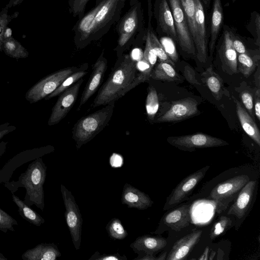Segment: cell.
Here are the masks:
<instances>
[{
  "instance_id": "cell-1",
  "label": "cell",
  "mask_w": 260,
  "mask_h": 260,
  "mask_svg": "<svg viewBox=\"0 0 260 260\" xmlns=\"http://www.w3.org/2000/svg\"><path fill=\"white\" fill-rule=\"evenodd\" d=\"M137 62L128 54L118 57L107 80L98 90L91 108L115 102L124 96L136 76Z\"/></svg>"
},
{
  "instance_id": "cell-2",
  "label": "cell",
  "mask_w": 260,
  "mask_h": 260,
  "mask_svg": "<svg viewBox=\"0 0 260 260\" xmlns=\"http://www.w3.org/2000/svg\"><path fill=\"white\" fill-rule=\"evenodd\" d=\"M47 167L42 157L30 162L26 171L21 173L17 181L12 180L4 184L12 193L23 187L25 190L24 202L31 207L35 205L44 211L45 208L43 185L46 178Z\"/></svg>"
},
{
  "instance_id": "cell-3",
  "label": "cell",
  "mask_w": 260,
  "mask_h": 260,
  "mask_svg": "<svg viewBox=\"0 0 260 260\" xmlns=\"http://www.w3.org/2000/svg\"><path fill=\"white\" fill-rule=\"evenodd\" d=\"M116 30L118 37L114 50L118 58L139 39L146 36L143 11L139 1L131 6L125 14L120 17L117 22Z\"/></svg>"
},
{
  "instance_id": "cell-4",
  "label": "cell",
  "mask_w": 260,
  "mask_h": 260,
  "mask_svg": "<svg viewBox=\"0 0 260 260\" xmlns=\"http://www.w3.org/2000/svg\"><path fill=\"white\" fill-rule=\"evenodd\" d=\"M114 102L104 107L83 116L74 124L72 129V138L77 149L92 140L108 125L112 116Z\"/></svg>"
},
{
  "instance_id": "cell-5",
  "label": "cell",
  "mask_w": 260,
  "mask_h": 260,
  "mask_svg": "<svg viewBox=\"0 0 260 260\" xmlns=\"http://www.w3.org/2000/svg\"><path fill=\"white\" fill-rule=\"evenodd\" d=\"M124 4L121 0L103 1L91 23L89 35L90 43L101 39L109 31L113 24L119 20Z\"/></svg>"
},
{
  "instance_id": "cell-6",
  "label": "cell",
  "mask_w": 260,
  "mask_h": 260,
  "mask_svg": "<svg viewBox=\"0 0 260 260\" xmlns=\"http://www.w3.org/2000/svg\"><path fill=\"white\" fill-rule=\"evenodd\" d=\"M88 66L84 63L79 67H70L59 70L42 78L26 92L25 98L30 103L38 102L53 92L71 74Z\"/></svg>"
},
{
  "instance_id": "cell-7",
  "label": "cell",
  "mask_w": 260,
  "mask_h": 260,
  "mask_svg": "<svg viewBox=\"0 0 260 260\" xmlns=\"http://www.w3.org/2000/svg\"><path fill=\"white\" fill-rule=\"evenodd\" d=\"M249 179L246 175H238L218 184L212 189L208 199L215 202L217 213L226 210Z\"/></svg>"
},
{
  "instance_id": "cell-8",
  "label": "cell",
  "mask_w": 260,
  "mask_h": 260,
  "mask_svg": "<svg viewBox=\"0 0 260 260\" xmlns=\"http://www.w3.org/2000/svg\"><path fill=\"white\" fill-rule=\"evenodd\" d=\"M60 190L66 208L64 217L69 229L72 242L76 250L80 248L83 219L79 208L71 191L63 184Z\"/></svg>"
},
{
  "instance_id": "cell-9",
  "label": "cell",
  "mask_w": 260,
  "mask_h": 260,
  "mask_svg": "<svg viewBox=\"0 0 260 260\" xmlns=\"http://www.w3.org/2000/svg\"><path fill=\"white\" fill-rule=\"evenodd\" d=\"M171 145L179 149L192 151L197 148L222 146L229 143L221 139L203 133L179 136H171L167 139Z\"/></svg>"
},
{
  "instance_id": "cell-10",
  "label": "cell",
  "mask_w": 260,
  "mask_h": 260,
  "mask_svg": "<svg viewBox=\"0 0 260 260\" xmlns=\"http://www.w3.org/2000/svg\"><path fill=\"white\" fill-rule=\"evenodd\" d=\"M177 37V43L186 53L196 55L194 42L180 0H169Z\"/></svg>"
},
{
  "instance_id": "cell-11",
  "label": "cell",
  "mask_w": 260,
  "mask_h": 260,
  "mask_svg": "<svg viewBox=\"0 0 260 260\" xmlns=\"http://www.w3.org/2000/svg\"><path fill=\"white\" fill-rule=\"evenodd\" d=\"M54 147L47 145L23 151L10 159L0 169V184L10 181L14 172L22 165L54 151Z\"/></svg>"
},
{
  "instance_id": "cell-12",
  "label": "cell",
  "mask_w": 260,
  "mask_h": 260,
  "mask_svg": "<svg viewBox=\"0 0 260 260\" xmlns=\"http://www.w3.org/2000/svg\"><path fill=\"white\" fill-rule=\"evenodd\" d=\"M83 81V78H81L59 94L52 109L48 121V125L58 123L67 116L76 102L80 86Z\"/></svg>"
},
{
  "instance_id": "cell-13",
  "label": "cell",
  "mask_w": 260,
  "mask_h": 260,
  "mask_svg": "<svg viewBox=\"0 0 260 260\" xmlns=\"http://www.w3.org/2000/svg\"><path fill=\"white\" fill-rule=\"evenodd\" d=\"M196 99L188 97L173 102L170 108L159 117L157 122H178L194 116L200 113Z\"/></svg>"
},
{
  "instance_id": "cell-14",
  "label": "cell",
  "mask_w": 260,
  "mask_h": 260,
  "mask_svg": "<svg viewBox=\"0 0 260 260\" xmlns=\"http://www.w3.org/2000/svg\"><path fill=\"white\" fill-rule=\"evenodd\" d=\"M107 63L108 61L104 56L103 50L92 66L91 73L81 94L78 111L81 109L99 88L107 70Z\"/></svg>"
},
{
  "instance_id": "cell-15",
  "label": "cell",
  "mask_w": 260,
  "mask_h": 260,
  "mask_svg": "<svg viewBox=\"0 0 260 260\" xmlns=\"http://www.w3.org/2000/svg\"><path fill=\"white\" fill-rule=\"evenodd\" d=\"M195 6L196 36L194 42L199 61L205 63L207 59V40L204 7L201 0H193Z\"/></svg>"
},
{
  "instance_id": "cell-16",
  "label": "cell",
  "mask_w": 260,
  "mask_h": 260,
  "mask_svg": "<svg viewBox=\"0 0 260 260\" xmlns=\"http://www.w3.org/2000/svg\"><path fill=\"white\" fill-rule=\"evenodd\" d=\"M208 169L207 166L190 174L182 180L175 188L168 198L164 210L167 207L179 204L192 190L197 184L204 178Z\"/></svg>"
},
{
  "instance_id": "cell-17",
  "label": "cell",
  "mask_w": 260,
  "mask_h": 260,
  "mask_svg": "<svg viewBox=\"0 0 260 260\" xmlns=\"http://www.w3.org/2000/svg\"><path fill=\"white\" fill-rule=\"evenodd\" d=\"M103 1L90 10L87 13L79 18L72 30L74 32V41L78 49L85 48L90 43V29L93 19L102 6Z\"/></svg>"
},
{
  "instance_id": "cell-18",
  "label": "cell",
  "mask_w": 260,
  "mask_h": 260,
  "mask_svg": "<svg viewBox=\"0 0 260 260\" xmlns=\"http://www.w3.org/2000/svg\"><path fill=\"white\" fill-rule=\"evenodd\" d=\"M203 231L196 230L178 240L166 257L167 260L186 259L194 247L200 241Z\"/></svg>"
},
{
  "instance_id": "cell-19",
  "label": "cell",
  "mask_w": 260,
  "mask_h": 260,
  "mask_svg": "<svg viewBox=\"0 0 260 260\" xmlns=\"http://www.w3.org/2000/svg\"><path fill=\"white\" fill-rule=\"evenodd\" d=\"M222 67L226 72L232 75L237 73V53L232 44V33L225 30L219 50Z\"/></svg>"
},
{
  "instance_id": "cell-20",
  "label": "cell",
  "mask_w": 260,
  "mask_h": 260,
  "mask_svg": "<svg viewBox=\"0 0 260 260\" xmlns=\"http://www.w3.org/2000/svg\"><path fill=\"white\" fill-rule=\"evenodd\" d=\"M121 203L129 208L145 210L152 206L153 202L149 197L138 188L126 183L123 187Z\"/></svg>"
},
{
  "instance_id": "cell-21",
  "label": "cell",
  "mask_w": 260,
  "mask_h": 260,
  "mask_svg": "<svg viewBox=\"0 0 260 260\" xmlns=\"http://www.w3.org/2000/svg\"><path fill=\"white\" fill-rule=\"evenodd\" d=\"M256 183V181L249 180L241 188L235 201L228 210V215H234L239 219L245 215L252 200Z\"/></svg>"
},
{
  "instance_id": "cell-22",
  "label": "cell",
  "mask_w": 260,
  "mask_h": 260,
  "mask_svg": "<svg viewBox=\"0 0 260 260\" xmlns=\"http://www.w3.org/2000/svg\"><path fill=\"white\" fill-rule=\"evenodd\" d=\"M155 8L157 25L162 31L177 43V37L171 9L166 0H160Z\"/></svg>"
},
{
  "instance_id": "cell-23",
  "label": "cell",
  "mask_w": 260,
  "mask_h": 260,
  "mask_svg": "<svg viewBox=\"0 0 260 260\" xmlns=\"http://www.w3.org/2000/svg\"><path fill=\"white\" fill-rule=\"evenodd\" d=\"M167 244V240L164 238L143 235L138 237L131 244L130 247L135 253L154 255L165 248Z\"/></svg>"
},
{
  "instance_id": "cell-24",
  "label": "cell",
  "mask_w": 260,
  "mask_h": 260,
  "mask_svg": "<svg viewBox=\"0 0 260 260\" xmlns=\"http://www.w3.org/2000/svg\"><path fill=\"white\" fill-rule=\"evenodd\" d=\"M61 256L57 246L53 243H41L28 249L21 255L23 260H55Z\"/></svg>"
},
{
  "instance_id": "cell-25",
  "label": "cell",
  "mask_w": 260,
  "mask_h": 260,
  "mask_svg": "<svg viewBox=\"0 0 260 260\" xmlns=\"http://www.w3.org/2000/svg\"><path fill=\"white\" fill-rule=\"evenodd\" d=\"M189 206L183 205L169 212L163 218V222L172 230L179 232L190 222Z\"/></svg>"
},
{
  "instance_id": "cell-26",
  "label": "cell",
  "mask_w": 260,
  "mask_h": 260,
  "mask_svg": "<svg viewBox=\"0 0 260 260\" xmlns=\"http://www.w3.org/2000/svg\"><path fill=\"white\" fill-rule=\"evenodd\" d=\"M237 116L243 129L258 146H260V132L254 119L234 97Z\"/></svg>"
},
{
  "instance_id": "cell-27",
  "label": "cell",
  "mask_w": 260,
  "mask_h": 260,
  "mask_svg": "<svg viewBox=\"0 0 260 260\" xmlns=\"http://www.w3.org/2000/svg\"><path fill=\"white\" fill-rule=\"evenodd\" d=\"M201 76L202 79L216 100H220L223 95H229L228 91L224 87L222 79L214 71L212 65Z\"/></svg>"
},
{
  "instance_id": "cell-28",
  "label": "cell",
  "mask_w": 260,
  "mask_h": 260,
  "mask_svg": "<svg viewBox=\"0 0 260 260\" xmlns=\"http://www.w3.org/2000/svg\"><path fill=\"white\" fill-rule=\"evenodd\" d=\"M223 22V13L221 0H213L211 21L209 52L211 56L215 46L216 42Z\"/></svg>"
},
{
  "instance_id": "cell-29",
  "label": "cell",
  "mask_w": 260,
  "mask_h": 260,
  "mask_svg": "<svg viewBox=\"0 0 260 260\" xmlns=\"http://www.w3.org/2000/svg\"><path fill=\"white\" fill-rule=\"evenodd\" d=\"M2 48V51L7 56L14 59L26 58L29 55L27 50L11 35H8L7 33V30L3 39Z\"/></svg>"
},
{
  "instance_id": "cell-30",
  "label": "cell",
  "mask_w": 260,
  "mask_h": 260,
  "mask_svg": "<svg viewBox=\"0 0 260 260\" xmlns=\"http://www.w3.org/2000/svg\"><path fill=\"white\" fill-rule=\"evenodd\" d=\"M12 199L13 202L18 208V211L19 215L24 219L37 226H40L45 222L44 218L14 193H12Z\"/></svg>"
},
{
  "instance_id": "cell-31",
  "label": "cell",
  "mask_w": 260,
  "mask_h": 260,
  "mask_svg": "<svg viewBox=\"0 0 260 260\" xmlns=\"http://www.w3.org/2000/svg\"><path fill=\"white\" fill-rule=\"evenodd\" d=\"M150 78L157 80L176 81L180 80L179 75L174 67L166 62H160L152 70Z\"/></svg>"
},
{
  "instance_id": "cell-32",
  "label": "cell",
  "mask_w": 260,
  "mask_h": 260,
  "mask_svg": "<svg viewBox=\"0 0 260 260\" xmlns=\"http://www.w3.org/2000/svg\"><path fill=\"white\" fill-rule=\"evenodd\" d=\"M259 56L251 57L248 52L237 55V69L244 76L249 77L259 64Z\"/></svg>"
},
{
  "instance_id": "cell-33",
  "label": "cell",
  "mask_w": 260,
  "mask_h": 260,
  "mask_svg": "<svg viewBox=\"0 0 260 260\" xmlns=\"http://www.w3.org/2000/svg\"><path fill=\"white\" fill-rule=\"evenodd\" d=\"M88 68V66L71 74L63 81L61 84L53 92L45 97L44 99L48 100L59 95L66 89L70 87L79 80L85 76L87 73V70Z\"/></svg>"
},
{
  "instance_id": "cell-34",
  "label": "cell",
  "mask_w": 260,
  "mask_h": 260,
  "mask_svg": "<svg viewBox=\"0 0 260 260\" xmlns=\"http://www.w3.org/2000/svg\"><path fill=\"white\" fill-rule=\"evenodd\" d=\"M184 11L188 28L194 42L196 36L195 6L193 0H180Z\"/></svg>"
},
{
  "instance_id": "cell-35",
  "label": "cell",
  "mask_w": 260,
  "mask_h": 260,
  "mask_svg": "<svg viewBox=\"0 0 260 260\" xmlns=\"http://www.w3.org/2000/svg\"><path fill=\"white\" fill-rule=\"evenodd\" d=\"M152 28L151 23H148L146 33L149 37L151 47L157 55V58H158L160 62H168L174 67L175 63H174L167 55L161 44Z\"/></svg>"
},
{
  "instance_id": "cell-36",
  "label": "cell",
  "mask_w": 260,
  "mask_h": 260,
  "mask_svg": "<svg viewBox=\"0 0 260 260\" xmlns=\"http://www.w3.org/2000/svg\"><path fill=\"white\" fill-rule=\"evenodd\" d=\"M145 107L148 119L153 120L159 108V101L157 92L153 86L149 88Z\"/></svg>"
},
{
  "instance_id": "cell-37",
  "label": "cell",
  "mask_w": 260,
  "mask_h": 260,
  "mask_svg": "<svg viewBox=\"0 0 260 260\" xmlns=\"http://www.w3.org/2000/svg\"><path fill=\"white\" fill-rule=\"evenodd\" d=\"M106 229L109 236L114 240H122L128 235L120 220L113 218L107 223Z\"/></svg>"
},
{
  "instance_id": "cell-38",
  "label": "cell",
  "mask_w": 260,
  "mask_h": 260,
  "mask_svg": "<svg viewBox=\"0 0 260 260\" xmlns=\"http://www.w3.org/2000/svg\"><path fill=\"white\" fill-rule=\"evenodd\" d=\"M232 225V220L230 218L221 216L215 222L211 230L210 238L214 240L223 233L226 232Z\"/></svg>"
},
{
  "instance_id": "cell-39",
  "label": "cell",
  "mask_w": 260,
  "mask_h": 260,
  "mask_svg": "<svg viewBox=\"0 0 260 260\" xmlns=\"http://www.w3.org/2000/svg\"><path fill=\"white\" fill-rule=\"evenodd\" d=\"M8 12V8L6 6L0 12V53L2 51V43L7 26L10 22L17 15H15L16 14L10 15Z\"/></svg>"
},
{
  "instance_id": "cell-40",
  "label": "cell",
  "mask_w": 260,
  "mask_h": 260,
  "mask_svg": "<svg viewBox=\"0 0 260 260\" xmlns=\"http://www.w3.org/2000/svg\"><path fill=\"white\" fill-rule=\"evenodd\" d=\"M159 42L167 55L175 63L178 60V54L174 40L170 37H162Z\"/></svg>"
},
{
  "instance_id": "cell-41",
  "label": "cell",
  "mask_w": 260,
  "mask_h": 260,
  "mask_svg": "<svg viewBox=\"0 0 260 260\" xmlns=\"http://www.w3.org/2000/svg\"><path fill=\"white\" fill-rule=\"evenodd\" d=\"M18 224L16 219L0 208V231L5 233L14 232L13 226Z\"/></svg>"
},
{
  "instance_id": "cell-42",
  "label": "cell",
  "mask_w": 260,
  "mask_h": 260,
  "mask_svg": "<svg viewBox=\"0 0 260 260\" xmlns=\"http://www.w3.org/2000/svg\"><path fill=\"white\" fill-rule=\"evenodd\" d=\"M90 0H69V12L74 17L80 18L84 15L86 6Z\"/></svg>"
},
{
  "instance_id": "cell-43",
  "label": "cell",
  "mask_w": 260,
  "mask_h": 260,
  "mask_svg": "<svg viewBox=\"0 0 260 260\" xmlns=\"http://www.w3.org/2000/svg\"><path fill=\"white\" fill-rule=\"evenodd\" d=\"M240 97L247 111L254 119V98L253 93L249 90L245 89L240 92Z\"/></svg>"
},
{
  "instance_id": "cell-44",
  "label": "cell",
  "mask_w": 260,
  "mask_h": 260,
  "mask_svg": "<svg viewBox=\"0 0 260 260\" xmlns=\"http://www.w3.org/2000/svg\"><path fill=\"white\" fill-rule=\"evenodd\" d=\"M145 40L146 43L144 51L143 53V58L146 60L153 68L157 61V56L151 47L149 38L147 33H146Z\"/></svg>"
},
{
  "instance_id": "cell-45",
  "label": "cell",
  "mask_w": 260,
  "mask_h": 260,
  "mask_svg": "<svg viewBox=\"0 0 260 260\" xmlns=\"http://www.w3.org/2000/svg\"><path fill=\"white\" fill-rule=\"evenodd\" d=\"M127 260L125 255H121L118 252L114 254H100L98 251H96L89 258V260Z\"/></svg>"
},
{
  "instance_id": "cell-46",
  "label": "cell",
  "mask_w": 260,
  "mask_h": 260,
  "mask_svg": "<svg viewBox=\"0 0 260 260\" xmlns=\"http://www.w3.org/2000/svg\"><path fill=\"white\" fill-rule=\"evenodd\" d=\"M184 74L185 79L190 83L194 84H201L196 78L194 71L189 67H185L184 70Z\"/></svg>"
},
{
  "instance_id": "cell-47",
  "label": "cell",
  "mask_w": 260,
  "mask_h": 260,
  "mask_svg": "<svg viewBox=\"0 0 260 260\" xmlns=\"http://www.w3.org/2000/svg\"><path fill=\"white\" fill-rule=\"evenodd\" d=\"M254 113L257 119L260 120V89L257 88L255 91L254 97Z\"/></svg>"
},
{
  "instance_id": "cell-48",
  "label": "cell",
  "mask_w": 260,
  "mask_h": 260,
  "mask_svg": "<svg viewBox=\"0 0 260 260\" xmlns=\"http://www.w3.org/2000/svg\"><path fill=\"white\" fill-rule=\"evenodd\" d=\"M109 162L111 167L114 168H120L123 164V158L120 154L113 153L110 157Z\"/></svg>"
},
{
  "instance_id": "cell-49",
  "label": "cell",
  "mask_w": 260,
  "mask_h": 260,
  "mask_svg": "<svg viewBox=\"0 0 260 260\" xmlns=\"http://www.w3.org/2000/svg\"><path fill=\"white\" fill-rule=\"evenodd\" d=\"M232 44L233 47L237 53L243 54L248 52L244 44L239 40L236 39L232 34Z\"/></svg>"
},
{
  "instance_id": "cell-50",
  "label": "cell",
  "mask_w": 260,
  "mask_h": 260,
  "mask_svg": "<svg viewBox=\"0 0 260 260\" xmlns=\"http://www.w3.org/2000/svg\"><path fill=\"white\" fill-rule=\"evenodd\" d=\"M16 127L7 122L0 124V140L5 135L14 131Z\"/></svg>"
},
{
  "instance_id": "cell-51",
  "label": "cell",
  "mask_w": 260,
  "mask_h": 260,
  "mask_svg": "<svg viewBox=\"0 0 260 260\" xmlns=\"http://www.w3.org/2000/svg\"><path fill=\"white\" fill-rule=\"evenodd\" d=\"M255 25V33H256V44L259 46L260 44V16L258 14L255 15L254 20Z\"/></svg>"
},
{
  "instance_id": "cell-52",
  "label": "cell",
  "mask_w": 260,
  "mask_h": 260,
  "mask_svg": "<svg viewBox=\"0 0 260 260\" xmlns=\"http://www.w3.org/2000/svg\"><path fill=\"white\" fill-rule=\"evenodd\" d=\"M138 256L133 260H157L154 255L148 254L144 253H138Z\"/></svg>"
},
{
  "instance_id": "cell-53",
  "label": "cell",
  "mask_w": 260,
  "mask_h": 260,
  "mask_svg": "<svg viewBox=\"0 0 260 260\" xmlns=\"http://www.w3.org/2000/svg\"><path fill=\"white\" fill-rule=\"evenodd\" d=\"M23 1V0H10L6 6L9 9L20 5Z\"/></svg>"
},
{
  "instance_id": "cell-54",
  "label": "cell",
  "mask_w": 260,
  "mask_h": 260,
  "mask_svg": "<svg viewBox=\"0 0 260 260\" xmlns=\"http://www.w3.org/2000/svg\"><path fill=\"white\" fill-rule=\"evenodd\" d=\"M148 2V23H151L152 16V3L151 0H147Z\"/></svg>"
},
{
  "instance_id": "cell-55",
  "label": "cell",
  "mask_w": 260,
  "mask_h": 260,
  "mask_svg": "<svg viewBox=\"0 0 260 260\" xmlns=\"http://www.w3.org/2000/svg\"><path fill=\"white\" fill-rule=\"evenodd\" d=\"M7 144V142L1 141L0 142V159L6 152Z\"/></svg>"
},
{
  "instance_id": "cell-56",
  "label": "cell",
  "mask_w": 260,
  "mask_h": 260,
  "mask_svg": "<svg viewBox=\"0 0 260 260\" xmlns=\"http://www.w3.org/2000/svg\"><path fill=\"white\" fill-rule=\"evenodd\" d=\"M209 251V248L208 246H207L205 248V249L203 252V253L201 255V256L200 257L198 258V259H199V260L208 259Z\"/></svg>"
},
{
  "instance_id": "cell-57",
  "label": "cell",
  "mask_w": 260,
  "mask_h": 260,
  "mask_svg": "<svg viewBox=\"0 0 260 260\" xmlns=\"http://www.w3.org/2000/svg\"><path fill=\"white\" fill-rule=\"evenodd\" d=\"M255 76H257V79H255V84L258 88H259V64L257 66V72L255 74Z\"/></svg>"
},
{
  "instance_id": "cell-58",
  "label": "cell",
  "mask_w": 260,
  "mask_h": 260,
  "mask_svg": "<svg viewBox=\"0 0 260 260\" xmlns=\"http://www.w3.org/2000/svg\"><path fill=\"white\" fill-rule=\"evenodd\" d=\"M166 256H167V252L164 251L158 256V257H157V260L166 259Z\"/></svg>"
},
{
  "instance_id": "cell-59",
  "label": "cell",
  "mask_w": 260,
  "mask_h": 260,
  "mask_svg": "<svg viewBox=\"0 0 260 260\" xmlns=\"http://www.w3.org/2000/svg\"><path fill=\"white\" fill-rule=\"evenodd\" d=\"M216 254V252L214 251L213 249H211V252L210 254L208 256V259L212 260L214 258Z\"/></svg>"
},
{
  "instance_id": "cell-60",
  "label": "cell",
  "mask_w": 260,
  "mask_h": 260,
  "mask_svg": "<svg viewBox=\"0 0 260 260\" xmlns=\"http://www.w3.org/2000/svg\"><path fill=\"white\" fill-rule=\"evenodd\" d=\"M121 1L122 2H123L124 3H125L126 1H128L130 6L134 5L137 2L139 1L138 0H121Z\"/></svg>"
},
{
  "instance_id": "cell-61",
  "label": "cell",
  "mask_w": 260,
  "mask_h": 260,
  "mask_svg": "<svg viewBox=\"0 0 260 260\" xmlns=\"http://www.w3.org/2000/svg\"><path fill=\"white\" fill-rule=\"evenodd\" d=\"M201 2H203L204 5L206 6V8H209L211 0H201Z\"/></svg>"
},
{
  "instance_id": "cell-62",
  "label": "cell",
  "mask_w": 260,
  "mask_h": 260,
  "mask_svg": "<svg viewBox=\"0 0 260 260\" xmlns=\"http://www.w3.org/2000/svg\"><path fill=\"white\" fill-rule=\"evenodd\" d=\"M7 258L6 257L4 254L0 252V260H7Z\"/></svg>"
},
{
  "instance_id": "cell-63",
  "label": "cell",
  "mask_w": 260,
  "mask_h": 260,
  "mask_svg": "<svg viewBox=\"0 0 260 260\" xmlns=\"http://www.w3.org/2000/svg\"><path fill=\"white\" fill-rule=\"evenodd\" d=\"M102 1H103V0H95V5H98L99 3H100Z\"/></svg>"
},
{
  "instance_id": "cell-64",
  "label": "cell",
  "mask_w": 260,
  "mask_h": 260,
  "mask_svg": "<svg viewBox=\"0 0 260 260\" xmlns=\"http://www.w3.org/2000/svg\"><path fill=\"white\" fill-rule=\"evenodd\" d=\"M236 0H233V2H235Z\"/></svg>"
}]
</instances>
